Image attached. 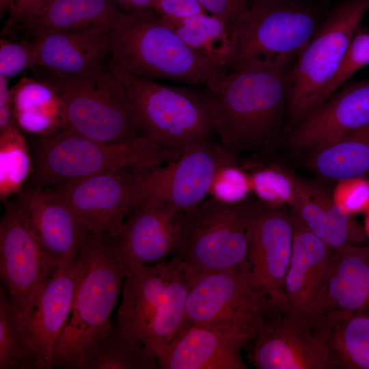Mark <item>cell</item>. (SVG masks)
Returning a JSON list of instances; mask_svg holds the SVG:
<instances>
[{
    "label": "cell",
    "mask_w": 369,
    "mask_h": 369,
    "mask_svg": "<svg viewBox=\"0 0 369 369\" xmlns=\"http://www.w3.org/2000/svg\"><path fill=\"white\" fill-rule=\"evenodd\" d=\"M314 323L324 336L331 369H369V316L331 310Z\"/></svg>",
    "instance_id": "83f0119b"
},
{
    "label": "cell",
    "mask_w": 369,
    "mask_h": 369,
    "mask_svg": "<svg viewBox=\"0 0 369 369\" xmlns=\"http://www.w3.org/2000/svg\"><path fill=\"white\" fill-rule=\"evenodd\" d=\"M265 206L247 199L226 204L211 197L192 210L181 212L173 258L197 271L223 270L245 263L249 223Z\"/></svg>",
    "instance_id": "30bf717a"
},
{
    "label": "cell",
    "mask_w": 369,
    "mask_h": 369,
    "mask_svg": "<svg viewBox=\"0 0 369 369\" xmlns=\"http://www.w3.org/2000/svg\"><path fill=\"white\" fill-rule=\"evenodd\" d=\"M203 92L214 131L226 150L236 157L244 151L266 152L288 105L290 73L288 69L228 72Z\"/></svg>",
    "instance_id": "6da1fadb"
},
{
    "label": "cell",
    "mask_w": 369,
    "mask_h": 369,
    "mask_svg": "<svg viewBox=\"0 0 369 369\" xmlns=\"http://www.w3.org/2000/svg\"><path fill=\"white\" fill-rule=\"evenodd\" d=\"M366 215L364 222V229L369 238V208L366 210Z\"/></svg>",
    "instance_id": "bcb514c9"
},
{
    "label": "cell",
    "mask_w": 369,
    "mask_h": 369,
    "mask_svg": "<svg viewBox=\"0 0 369 369\" xmlns=\"http://www.w3.org/2000/svg\"><path fill=\"white\" fill-rule=\"evenodd\" d=\"M251 191L249 174L236 164H228L217 171L208 194L221 202L236 204L247 199Z\"/></svg>",
    "instance_id": "d590c367"
},
{
    "label": "cell",
    "mask_w": 369,
    "mask_h": 369,
    "mask_svg": "<svg viewBox=\"0 0 369 369\" xmlns=\"http://www.w3.org/2000/svg\"><path fill=\"white\" fill-rule=\"evenodd\" d=\"M36 368L35 355L17 320L11 299L0 290V369Z\"/></svg>",
    "instance_id": "d6a6232c"
},
{
    "label": "cell",
    "mask_w": 369,
    "mask_h": 369,
    "mask_svg": "<svg viewBox=\"0 0 369 369\" xmlns=\"http://www.w3.org/2000/svg\"><path fill=\"white\" fill-rule=\"evenodd\" d=\"M369 124V79L346 83L295 125L290 145L314 150Z\"/></svg>",
    "instance_id": "44dd1931"
},
{
    "label": "cell",
    "mask_w": 369,
    "mask_h": 369,
    "mask_svg": "<svg viewBox=\"0 0 369 369\" xmlns=\"http://www.w3.org/2000/svg\"><path fill=\"white\" fill-rule=\"evenodd\" d=\"M33 172L27 140L14 120L0 131V199L19 193Z\"/></svg>",
    "instance_id": "1f68e13d"
},
{
    "label": "cell",
    "mask_w": 369,
    "mask_h": 369,
    "mask_svg": "<svg viewBox=\"0 0 369 369\" xmlns=\"http://www.w3.org/2000/svg\"><path fill=\"white\" fill-rule=\"evenodd\" d=\"M18 204L53 268L67 266L79 256L89 232L54 189L29 187L19 193Z\"/></svg>",
    "instance_id": "2e32d148"
},
{
    "label": "cell",
    "mask_w": 369,
    "mask_h": 369,
    "mask_svg": "<svg viewBox=\"0 0 369 369\" xmlns=\"http://www.w3.org/2000/svg\"><path fill=\"white\" fill-rule=\"evenodd\" d=\"M293 243L285 277L284 314L313 323L323 313L333 248L313 234L293 214Z\"/></svg>",
    "instance_id": "9a60e30c"
},
{
    "label": "cell",
    "mask_w": 369,
    "mask_h": 369,
    "mask_svg": "<svg viewBox=\"0 0 369 369\" xmlns=\"http://www.w3.org/2000/svg\"><path fill=\"white\" fill-rule=\"evenodd\" d=\"M311 167L324 178L341 180L369 174V124L312 150Z\"/></svg>",
    "instance_id": "f1b7e54d"
},
{
    "label": "cell",
    "mask_w": 369,
    "mask_h": 369,
    "mask_svg": "<svg viewBox=\"0 0 369 369\" xmlns=\"http://www.w3.org/2000/svg\"><path fill=\"white\" fill-rule=\"evenodd\" d=\"M140 169L107 171L54 184V189L89 233L114 240L137 206Z\"/></svg>",
    "instance_id": "4fadbf2b"
},
{
    "label": "cell",
    "mask_w": 369,
    "mask_h": 369,
    "mask_svg": "<svg viewBox=\"0 0 369 369\" xmlns=\"http://www.w3.org/2000/svg\"><path fill=\"white\" fill-rule=\"evenodd\" d=\"M11 94L14 120L24 131L42 137L68 127L61 96L43 81L24 76Z\"/></svg>",
    "instance_id": "4316f807"
},
{
    "label": "cell",
    "mask_w": 369,
    "mask_h": 369,
    "mask_svg": "<svg viewBox=\"0 0 369 369\" xmlns=\"http://www.w3.org/2000/svg\"><path fill=\"white\" fill-rule=\"evenodd\" d=\"M111 61L137 77L213 88L228 73L189 47L154 11L124 13L109 29Z\"/></svg>",
    "instance_id": "7a4b0ae2"
},
{
    "label": "cell",
    "mask_w": 369,
    "mask_h": 369,
    "mask_svg": "<svg viewBox=\"0 0 369 369\" xmlns=\"http://www.w3.org/2000/svg\"><path fill=\"white\" fill-rule=\"evenodd\" d=\"M331 310L369 316V245L333 248L323 313Z\"/></svg>",
    "instance_id": "484cf974"
},
{
    "label": "cell",
    "mask_w": 369,
    "mask_h": 369,
    "mask_svg": "<svg viewBox=\"0 0 369 369\" xmlns=\"http://www.w3.org/2000/svg\"><path fill=\"white\" fill-rule=\"evenodd\" d=\"M34 78L54 88L66 108L68 128L86 137L117 141L137 135L125 87L109 65L85 74H71L34 66Z\"/></svg>",
    "instance_id": "ba28073f"
},
{
    "label": "cell",
    "mask_w": 369,
    "mask_h": 369,
    "mask_svg": "<svg viewBox=\"0 0 369 369\" xmlns=\"http://www.w3.org/2000/svg\"><path fill=\"white\" fill-rule=\"evenodd\" d=\"M282 1H287V0H249V5L251 3H269V2Z\"/></svg>",
    "instance_id": "7dc6e473"
},
{
    "label": "cell",
    "mask_w": 369,
    "mask_h": 369,
    "mask_svg": "<svg viewBox=\"0 0 369 369\" xmlns=\"http://www.w3.org/2000/svg\"><path fill=\"white\" fill-rule=\"evenodd\" d=\"M181 212L154 199H147L128 215L122 231L110 241L112 252L126 270L165 260L177 243Z\"/></svg>",
    "instance_id": "ac0fdd59"
},
{
    "label": "cell",
    "mask_w": 369,
    "mask_h": 369,
    "mask_svg": "<svg viewBox=\"0 0 369 369\" xmlns=\"http://www.w3.org/2000/svg\"><path fill=\"white\" fill-rule=\"evenodd\" d=\"M16 0H0V12L1 16L10 13Z\"/></svg>",
    "instance_id": "f6af8a7d"
},
{
    "label": "cell",
    "mask_w": 369,
    "mask_h": 369,
    "mask_svg": "<svg viewBox=\"0 0 369 369\" xmlns=\"http://www.w3.org/2000/svg\"><path fill=\"white\" fill-rule=\"evenodd\" d=\"M153 10L165 18H185L205 13L198 0H155Z\"/></svg>",
    "instance_id": "ab89813d"
},
{
    "label": "cell",
    "mask_w": 369,
    "mask_h": 369,
    "mask_svg": "<svg viewBox=\"0 0 369 369\" xmlns=\"http://www.w3.org/2000/svg\"><path fill=\"white\" fill-rule=\"evenodd\" d=\"M236 163L237 157L221 144L205 140L191 144L165 166L139 169L137 205L154 199L182 212L192 210L205 200L217 171Z\"/></svg>",
    "instance_id": "7c38bea8"
},
{
    "label": "cell",
    "mask_w": 369,
    "mask_h": 369,
    "mask_svg": "<svg viewBox=\"0 0 369 369\" xmlns=\"http://www.w3.org/2000/svg\"><path fill=\"white\" fill-rule=\"evenodd\" d=\"M81 254L84 270L56 343L53 368L74 369L82 355L111 324V314L126 276L109 240L89 233Z\"/></svg>",
    "instance_id": "8992f818"
},
{
    "label": "cell",
    "mask_w": 369,
    "mask_h": 369,
    "mask_svg": "<svg viewBox=\"0 0 369 369\" xmlns=\"http://www.w3.org/2000/svg\"><path fill=\"white\" fill-rule=\"evenodd\" d=\"M191 270L186 325L244 336L251 341L271 320L284 314L256 285L247 261L223 270Z\"/></svg>",
    "instance_id": "52a82bcc"
},
{
    "label": "cell",
    "mask_w": 369,
    "mask_h": 369,
    "mask_svg": "<svg viewBox=\"0 0 369 369\" xmlns=\"http://www.w3.org/2000/svg\"><path fill=\"white\" fill-rule=\"evenodd\" d=\"M247 238L254 281L284 312V280L293 243L290 215L265 206L250 220Z\"/></svg>",
    "instance_id": "d6986e66"
},
{
    "label": "cell",
    "mask_w": 369,
    "mask_h": 369,
    "mask_svg": "<svg viewBox=\"0 0 369 369\" xmlns=\"http://www.w3.org/2000/svg\"><path fill=\"white\" fill-rule=\"evenodd\" d=\"M244 336L186 325L158 356L162 369H247Z\"/></svg>",
    "instance_id": "7402d4cb"
},
{
    "label": "cell",
    "mask_w": 369,
    "mask_h": 369,
    "mask_svg": "<svg viewBox=\"0 0 369 369\" xmlns=\"http://www.w3.org/2000/svg\"><path fill=\"white\" fill-rule=\"evenodd\" d=\"M319 27L316 14L297 0L250 4L230 27L228 72L283 70Z\"/></svg>",
    "instance_id": "5b68a950"
},
{
    "label": "cell",
    "mask_w": 369,
    "mask_h": 369,
    "mask_svg": "<svg viewBox=\"0 0 369 369\" xmlns=\"http://www.w3.org/2000/svg\"><path fill=\"white\" fill-rule=\"evenodd\" d=\"M84 261L79 256L58 269L19 305L17 320L36 359V369L53 368L57 339L70 310Z\"/></svg>",
    "instance_id": "5bb4252c"
},
{
    "label": "cell",
    "mask_w": 369,
    "mask_h": 369,
    "mask_svg": "<svg viewBox=\"0 0 369 369\" xmlns=\"http://www.w3.org/2000/svg\"><path fill=\"white\" fill-rule=\"evenodd\" d=\"M192 270L172 258L126 270L116 328L157 357L186 325Z\"/></svg>",
    "instance_id": "3957f363"
},
{
    "label": "cell",
    "mask_w": 369,
    "mask_h": 369,
    "mask_svg": "<svg viewBox=\"0 0 369 369\" xmlns=\"http://www.w3.org/2000/svg\"><path fill=\"white\" fill-rule=\"evenodd\" d=\"M109 63L125 87L142 136L174 149L209 140L215 131L204 92L160 84Z\"/></svg>",
    "instance_id": "9c48e42d"
},
{
    "label": "cell",
    "mask_w": 369,
    "mask_h": 369,
    "mask_svg": "<svg viewBox=\"0 0 369 369\" xmlns=\"http://www.w3.org/2000/svg\"><path fill=\"white\" fill-rule=\"evenodd\" d=\"M9 79L0 76V107L12 102L11 88L8 87Z\"/></svg>",
    "instance_id": "ee69618b"
},
{
    "label": "cell",
    "mask_w": 369,
    "mask_h": 369,
    "mask_svg": "<svg viewBox=\"0 0 369 369\" xmlns=\"http://www.w3.org/2000/svg\"><path fill=\"white\" fill-rule=\"evenodd\" d=\"M368 11L369 0L339 3L298 55L290 72L288 105L295 125L323 104L325 92Z\"/></svg>",
    "instance_id": "8fae6325"
},
{
    "label": "cell",
    "mask_w": 369,
    "mask_h": 369,
    "mask_svg": "<svg viewBox=\"0 0 369 369\" xmlns=\"http://www.w3.org/2000/svg\"><path fill=\"white\" fill-rule=\"evenodd\" d=\"M206 11L222 20L230 27L249 8V0H198Z\"/></svg>",
    "instance_id": "f35d334b"
},
{
    "label": "cell",
    "mask_w": 369,
    "mask_h": 369,
    "mask_svg": "<svg viewBox=\"0 0 369 369\" xmlns=\"http://www.w3.org/2000/svg\"><path fill=\"white\" fill-rule=\"evenodd\" d=\"M163 18L189 47L225 68L230 35L222 20L206 12L181 18Z\"/></svg>",
    "instance_id": "4dcf8cb0"
},
{
    "label": "cell",
    "mask_w": 369,
    "mask_h": 369,
    "mask_svg": "<svg viewBox=\"0 0 369 369\" xmlns=\"http://www.w3.org/2000/svg\"><path fill=\"white\" fill-rule=\"evenodd\" d=\"M57 270L44 256L18 202H8L0 221V275L13 306Z\"/></svg>",
    "instance_id": "ffe728a7"
},
{
    "label": "cell",
    "mask_w": 369,
    "mask_h": 369,
    "mask_svg": "<svg viewBox=\"0 0 369 369\" xmlns=\"http://www.w3.org/2000/svg\"><path fill=\"white\" fill-rule=\"evenodd\" d=\"M114 0H44L11 30L19 28L32 38L47 33L94 26H113L124 14Z\"/></svg>",
    "instance_id": "d4e9b609"
},
{
    "label": "cell",
    "mask_w": 369,
    "mask_h": 369,
    "mask_svg": "<svg viewBox=\"0 0 369 369\" xmlns=\"http://www.w3.org/2000/svg\"><path fill=\"white\" fill-rule=\"evenodd\" d=\"M368 65H369V29L361 25L354 33L335 77L325 92L323 103L346 84L357 71Z\"/></svg>",
    "instance_id": "e575fe53"
},
{
    "label": "cell",
    "mask_w": 369,
    "mask_h": 369,
    "mask_svg": "<svg viewBox=\"0 0 369 369\" xmlns=\"http://www.w3.org/2000/svg\"><path fill=\"white\" fill-rule=\"evenodd\" d=\"M155 0H114L120 9L128 14L154 11Z\"/></svg>",
    "instance_id": "b9f144b4"
},
{
    "label": "cell",
    "mask_w": 369,
    "mask_h": 369,
    "mask_svg": "<svg viewBox=\"0 0 369 369\" xmlns=\"http://www.w3.org/2000/svg\"><path fill=\"white\" fill-rule=\"evenodd\" d=\"M251 191L268 207L290 205L295 196L296 178L275 167L260 168L249 174Z\"/></svg>",
    "instance_id": "836d02e7"
},
{
    "label": "cell",
    "mask_w": 369,
    "mask_h": 369,
    "mask_svg": "<svg viewBox=\"0 0 369 369\" xmlns=\"http://www.w3.org/2000/svg\"><path fill=\"white\" fill-rule=\"evenodd\" d=\"M157 357L111 324L82 355L74 369H155Z\"/></svg>",
    "instance_id": "f546056e"
},
{
    "label": "cell",
    "mask_w": 369,
    "mask_h": 369,
    "mask_svg": "<svg viewBox=\"0 0 369 369\" xmlns=\"http://www.w3.org/2000/svg\"><path fill=\"white\" fill-rule=\"evenodd\" d=\"M332 197L335 203L349 215L366 212L369 208V180L365 177L339 180Z\"/></svg>",
    "instance_id": "74e56055"
},
{
    "label": "cell",
    "mask_w": 369,
    "mask_h": 369,
    "mask_svg": "<svg viewBox=\"0 0 369 369\" xmlns=\"http://www.w3.org/2000/svg\"><path fill=\"white\" fill-rule=\"evenodd\" d=\"M36 62L35 44L31 41L14 42L0 40V76L10 79L26 70H31Z\"/></svg>",
    "instance_id": "8d00e7d4"
},
{
    "label": "cell",
    "mask_w": 369,
    "mask_h": 369,
    "mask_svg": "<svg viewBox=\"0 0 369 369\" xmlns=\"http://www.w3.org/2000/svg\"><path fill=\"white\" fill-rule=\"evenodd\" d=\"M184 149L164 147L142 135L101 141L68 127L41 137L35 145L31 187L46 188L120 169L153 168L177 159Z\"/></svg>",
    "instance_id": "277c9868"
},
{
    "label": "cell",
    "mask_w": 369,
    "mask_h": 369,
    "mask_svg": "<svg viewBox=\"0 0 369 369\" xmlns=\"http://www.w3.org/2000/svg\"><path fill=\"white\" fill-rule=\"evenodd\" d=\"M290 207L302 223L333 248L369 241L364 227L317 185L296 178L295 196Z\"/></svg>",
    "instance_id": "cb8c5ba5"
},
{
    "label": "cell",
    "mask_w": 369,
    "mask_h": 369,
    "mask_svg": "<svg viewBox=\"0 0 369 369\" xmlns=\"http://www.w3.org/2000/svg\"><path fill=\"white\" fill-rule=\"evenodd\" d=\"M14 120L12 102L0 107V131L7 128Z\"/></svg>",
    "instance_id": "7bdbcfd3"
},
{
    "label": "cell",
    "mask_w": 369,
    "mask_h": 369,
    "mask_svg": "<svg viewBox=\"0 0 369 369\" xmlns=\"http://www.w3.org/2000/svg\"><path fill=\"white\" fill-rule=\"evenodd\" d=\"M251 341L249 359L258 369H331L324 336L314 322L284 314Z\"/></svg>",
    "instance_id": "e0dca14e"
},
{
    "label": "cell",
    "mask_w": 369,
    "mask_h": 369,
    "mask_svg": "<svg viewBox=\"0 0 369 369\" xmlns=\"http://www.w3.org/2000/svg\"><path fill=\"white\" fill-rule=\"evenodd\" d=\"M44 0H16L5 21L3 31L8 33L23 18L33 13Z\"/></svg>",
    "instance_id": "60d3db41"
},
{
    "label": "cell",
    "mask_w": 369,
    "mask_h": 369,
    "mask_svg": "<svg viewBox=\"0 0 369 369\" xmlns=\"http://www.w3.org/2000/svg\"><path fill=\"white\" fill-rule=\"evenodd\" d=\"M109 26L47 33L32 38L35 66L71 74L93 72L107 64L110 53Z\"/></svg>",
    "instance_id": "603a6c76"
}]
</instances>
